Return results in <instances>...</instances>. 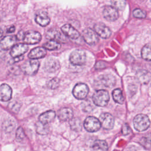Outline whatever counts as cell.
Instances as JSON below:
<instances>
[{
  "label": "cell",
  "mask_w": 151,
  "mask_h": 151,
  "mask_svg": "<svg viewBox=\"0 0 151 151\" xmlns=\"http://www.w3.org/2000/svg\"><path fill=\"white\" fill-rule=\"evenodd\" d=\"M61 31L65 35L72 39H77L80 37L78 31L70 24L64 25L61 27Z\"/></svg>",
  "instance_id": "17"
},
{
  "label": "cell",
  "mask_w": 151,
  "mask_h": 151,
  "mask_svg": "<svg viewBox=\"0 0 151 151\" xmlns=\"http://www.w3.org/2000/svg\"><path fill=\"white\" fill-rule=\"evenodd\" d=\"M28 47L27 44L25 43L17 44L12 47L10 52V54L14 58L19 57L23 55V54L28 51Z\"/></svg>",
  "instance_id": "15"
},
{
  "label": "cell",
  "mask_w": 151,
  "mask_h": 151,
  "mask_svg": "<svg viewBox=\"0 0 151 151\" xmlns=\"http://www.w3.org/2000/svg\"><path fill=\"white\" fill-rule=\"evenodd\" d=\"M55 117V113L53 110L47 111L39 116V122L44 124H48L52 122Z\"/></svg>",
  "instance_id": "21"
},
{
  "label": "cell",
  "mask_w": 151,
  "mask_h": 151,
  "mask_svg": "<svg viewBox=\"0 0 151 151\" xmlns=\"http://www.w3.org/2000/svg\"><path fill=\"white\" fill-rule=\"evenodd\" d=\"M24 57L23 55H21V56H19V57H15L14 58V60L15 62H18V61H19L21 60H22L23 59Z\"/></svg>",
  "instance_id": "39"
},
{
  "label": "cell",
  "mask_w": 151,
  "mask_h": 151,
  "mask_svg": "<svg viewBox=\"0 0 151 151\" xmlns=\"http://www.w3.org/2000/svg\"><path fill=\"white\" fill-rule=\"evenodd\" d=\"M108 145L106 141L97 140L94 141L91 147V151H107Z\"/></svg>",
  "instance_id": "23"
},
{
  "label": "cell",
  "mask_w": 151,
  "mask_h": 151,
  "mask_svg": "<svg viewBox=\"0 0 151 151\" xmlns=\"http://www.w3.org/2000/svg\"><path fill=\"white\" fill-rule=\"evenodd\" d=\"M69 59L72 64L75 65H82L86 63V54L82 50H76L71 52Z\"/></svg>",
  "instance_id": "3"
},
{
  "label": "cell",
  "mask_w": 151,
  "mask_h": 151,
  "mask_svg": "<svg viewBox=\"0 0 151 151\" xmlns=\"http://www.w3.org/2000/svg\"><path fill=\"white\" fill-rule=\"evenodd\" d=\"M12 89L6 84H2L0 86V100L2 101H9L12 97Z\"/></svg>",
  "instance_id": "16"
},
{
  "label": "cell",
  "mask_w": 151,
  "mask_h": 151,
  "mask_svg": "<svg viewBox=\"0 0 151 151\" xmlns=\"http://www.w3.org/2000/svg\"><path fill=\"white\" fill-rule=\"evenodd\" d=\"M94 28L97 35L103 38H108L111 35V32L110 28L101 22L96 23L94 26Z\"/></svg>",
  "instance_id": "11"
},
{
  "label": "cell",
  "mask_w": 151,
  "mask_h": 151,
  "mask_svg": "<svg viewBox=\"0 0 151 151\" xmlns=\"http://www.w3.org/2000/svg\"><path fill=\"white\" fill-rule=\"evenodd\" d=\"M17 37L15 35H7L1 39L0 47L4 50H8L12 48L17 42Z\"/></svg>",
  "instance_id": "14"
},
{
  "label": "cell",
  "mask_w": 151,
  "mask_h": 151,
  "mask_svg": "<svg viewBox=\"0 0 151 151\" xmlns=\"http://www.w3.org/2000/svg\"><path fill=\"white\" fill-rule=\"evenodd\" d=\"M41 39V34L37 31H30L26 32L23 37V41L26 44H35L38 43Z\"/></svg>",
  "instance_id": "9"
},
{
  "label": "cell",
  "mask_w": 151,
  "mask_h": 151,
  "mask_svg": "<svg viewBox=\"0 0 151 151\" xmlns=\"http://www.w3.org/2000/svg\"><path fill=\"white\" fill-rule=\"evenodd\" d=\"M136 77L138 81L142 84H147L150 79V73L145 70H140L136 72Z\"/></svg>",
  "instance_id": "22"
},
{
  "label": "cell",
  "mask_w": 151,
  "mask_h": 151,
  "mask_svg": "<svg viewBox=\"0 0 151 151\" xmlns=\"http://www.w3.org/2000/svg\"><path fill=\"white\" fill-rule=\"evenodd\" d=\"M131 132V129L129 126V125L127 123H124L123 126H122V133L123 135H127L129 134V133H130Z\"/></svg>",
  "instance_id": "36"
},
{
  "label": "cell",
  "mask_w": 151,
  "mask_h": 151,
  "mask_svg": "<svg viewBox=\"0 0 151 151\" xmlns=\"http://www.w3.org/2000/svg\"><path fill=\"white\" fill-rule=\"evenodd\" d=\"M133 125L136 130L139 132L145 131L150 126V120L147 116L139 114L136 116L133 119Z\"/></svg>",
  "instance_id": "2"
},
{
  "label": "cell",
  "mask_w": 151,
  "mask_h": 151,
  "mask_svg": "<svg viewBox=\"0 0 151 151\" xmlns=\"http://www.w3.org/2000/svg\"><path fill=\"white\" fill-rule=\"evenodd\" d=\"M2 35H3V31H2V29L0 28V39L1 38Z\"/></svg>",
  "instance_id": "40"
},
{
  "label": "cell",
  "mask_w": 151,
  "mask_h": 151,
  "mask_svg": "<svg viewBox=\"0 0 151 151\" xmlns=\"http://www.w3.org/2000/svg\"><path fill=\"white\" fill-rule=\"evenodd\" d=\"M112 96L113 100L115 102L122 104L124 102V97L122 94V91L120 88H116L112 92Z\"/></svg>",
  "instance_id": "26"
},
{
  "label": "cell",
  "mask_w": 151,
  "mask_h": 151,
  "mask_svg": "<svg viewBox=\"0 0 151 151\" xmlns=\"http://www.w3.org/2000/svg\"><path fill=\"white\" fill-rule=\"evenodd\" d=\"M61 47L60 44L55 41L49 40L48 42L44 44V48L45 50H58Z\"/></svg>",
  "instance_id": "28"
},
{
  "label": "cell",
  "mask_w": 151,
  "mask_h": 151,
  "mask_svg": "<svg viewBox=\"0 0 151 151\" xmlns=\"http://www.w3.org/2000/svg\"><path fill=\"white\" fill-rule=\"evenodd\" d=\"M61 35V33L57 29L51 28L47 31L46 38L49 40H53L58 42V41H62Z\"/></svg>",
  "instance_id": "24"
},
{
  "label": "cell",
  "mask_w": 151,
  "mask_h": 151,
  "mask_svg": "<svg viewBox=\"0 0 151 151\" xmlns=\"http://www.w3.org/2000/svg\"><path fill=\"white\" fill-rule=\"evenodd\" d=\"M36 131L40 134H47L49 132V126L47 124H44L38 122L36 123Z\"/></svg>",
  "instance_id": "27"
},
{
  "label": "cell",
  "mask_w": 151,
  "mask_h": 151,
  "mask_svg": "<svg viewBox=\"0 0 151 151\" xmlns=\"http://www.w3.org/2000/svg\"><path fill=\"white\" fill-rule=\"evenodd\" d=\"M112 6L117 10H123L126 6L125 0H110Z\"/></svg>",
  "instance_id": "30"
},
{
  "label": "cell",
  "mask_w": 151,
  "mask_h": 151,
  "mask_svg": "<svg viewBox=\"0 0 151 151\" xmlns=\"http://www.w3.org/2000/svg\"><path fill=\"white\" fill-rule=\"evenodd\" d=\"M96 82L100 86L110 88L115 84L116 80L115 78L110 74H103L100 76Z\"/></svg>",
  "instance_id": "10"
},
{
  "label": "cell",
  "mask_w": 151,
  "mask_h": 151,
  "mask_svg": "<svg viewBox=\"0 0 151 151\" xmlns=\"http://www.w3.org/2000/svg\"><path fill=\"white\" fill-rule=\"evenodd\" d=\"M47 51L44 47H36L32 49L28 54L30 59L37 60L44 57L46 55Z\"/></svg>",
  "instance_id": "18"
},
{
  "label": "cell",
  "mask_w": 151,
  "mask_h": 151,
  "mask_svg": "<svg viewBox=\"0 0 151 151\" xmlns=\"http://www.w3.org/2000/svg\"><path fill=\"white\" fill-rule=\"evenodd\" d=\"M60 67L58 60L55 58H49L44 63V69L48 73H54Z\"/></svg>",
  "instance_id": "13"
},
{
  "label": "cell",
  "mask_w": 151,
  "mask_h": 151,
  "mask_svg": "<svg viewBox=\"0 0 151 151\" xmlns=\"http://www.w3.org/2000/svg\"><path fill=\"white\" fill-rule=\"evenodd\" d=\"M133 15L134 17L137 18H144L146 16V13L145 11L141 9L136 8L133 11Z\"/></svg>",
  "instance_id": "32"
},
{
  "label": "cell",
  "mask_w": 151,
  "mask_h": 151,
  "mask_svg": "<svg viewBox=\"0 0 151 151\" xmlns=\"http://www.w3.org/2000/svg\"><path fill=\"white\" fill-rule=\"evenodd\" d=\"M40 63L37 60L31 59L27 61L21 65L22 71L26 74L32 76L38 71Z\"/></svg>",
  "instance_id": "4"
},
{
  "label": "cell",
  "mask_w": 151,
  "mask_h": 151,
  "mask_svg": "<svg viewBox=\"0 0 151 151\" xmlns=\"http://www.w3.org/2000/svg\"><path fill=\"white\" fill-rule=\"evenodd\" d=\"M82 36L85 42L90 45L96 44L99 41V37L94 31L91 28H86L82 32Z\"/></svg>",
  "instance_id": "7"
},
{
  "label": "cell",
  "mask_w": 151,
  "mask_h": 151,
  "mask_svg": "<svg viewBox=\"0 0 151 151\" xmlns=\"http://www.w3.org/2000/svg\"><path fill=\"white\" fill-rule=\"evenodd\" d=\"M57 116L61 121H66L73 118V112L70 108H62L58 110Z\"/></svg>",
  "instance_id": "19"
},
{
  "label": "cell",
  "mask_w": 151,
  "mask_h": 151,
  "mask_svg": "<svg viewBox=\"0 0 151 151\" xmlns=\"http://www.w3.org/2000/svg\"><path fill=\"white\" fill-rule=\"evenodd\" d=\"M109 94L105 90H99L94 92L92 100L95 105L100 107L106 106L109 101Z\"/></svg>",
  "instance_id": "1"
},
{
  "label": "cell",
  "mask_w": 151,
  "mask_h": 151,
  "mask_svg": "<svg viewBox=\"0 0 151 151\" xmlns=\"http://www.w3.org/2000/svg\"><path fill=\"white\" fill-rule=\"evenodd\" d=\"M35 21L42 27H45L49 24L50 19L45 12H39L35 16Z\"/></svg>",
  "instance_id": "20"
},
{
  "label": "cell",
  "mask_w": 151,
  "mask_h": 151,
  "mask_svg": "<svg viewBox=\"0 0 151 151\" xmlns=\"http://www.w3.org/2000/svg\"><path fill=\"white\" fill-rule=\"evenodd\" d=\"M15 28L14 26H11L9 28H8L7 29V32H9V33H11V32H14L15 31Z\"/></svg>",
  "instance_id": "38"
},
{
  "label": "cell",
  "mask_w": 151,
  "mask_h": 151,
  "mask_svg": "<svg viewBox=\"0 0 151 151\" xmlns=\"http://www.w3.org/2000/svg\"><path fill=\"white\" fill-rule=\"evenodd\" d=\"M106 64L103 61H99L97 62L95 65V68L96 69H102L106 67Z\"/></svg>",
  "instance_id": "37"
},
{
  "label": "cell",
  "mask_w": 151,
  "mask_h": 151,
  "mask_svg": "<svg viewBox=\"0 0 151 151\" xmlns=\"http://www.w3.org/2000/svg\"><path fill=\"white\" fill-rule=\"evenodd\" d=\"M84 127L89 132H96L100 129L101 124L98 119L93 116H88L84 120Z\"/></svg>",
  "instance_id": "5"
},
{
  "label": "cell",
  "mask_w": 151,
  "mask_h": 151,
  "mask_svg": "<svg viewBox=\"0 0 151 151\" xmlns=\"http://www.w3.org/2000/svg\"><path fill=\"white\" fill-rule=\"evenodd\" d=\"M150 44H147L142 48L141 51V55L143 59L147 61H150Z\"/></svg>",
  "instance_id": "29"
},
{
  "label": "cell",
  "mask_w": 151,
  "mask_h": 151,
  "mask_svg": "<svg viewBox=\"0 0 151 151\" xmlns=\"http://www.w3.org/2000/svg\"><path fill=\"white\" fill-rule=\"evenodd\" d=\"M25 137L24 132L21 127L18 128L16 132V139L18 141H22Z\"/></svg>",
  "instance_id": "35"
},
{
  "label": "cell",
  "mask_w": 151,
  "mask_h": 151,
  "mask_svg": "<svg viewBox=\"0 0 151 151\" xmlns=\"http://www.w3.org/2000/svg\"><path fill=\"white\" fill-rule=\"evenodd\" d=\"M70 128L76 132H80L82 129V123L78 118H72L69 122Z\"/></svg>",
  "instance_id": "25"
},
{
  "label": "cell",
  "mask_w": 151,
  "mask_h": 151,
  "mask_svg": "<svg viewBox=\"0 0 151 151\" xmlns=\"http://www.w3.org/2000/svg\"><path fill=\"white\" fill-rule=\"evenodd\" d=\"M15 127V122L12 120H6L4 122L3 128L5 131L7 132H9L12 131Z\"/></svg>",
  "instance_id": "31"
},
{
  "label": "cell",
  "mask_w": 151,
  "mask_h": 151,
  "mask_svg": "<svg viewBox=\"0 0 151 151\" xmlns=\"http://www.w3.org/2000/svg\"><path fill=\"white\" fill-rule=\"evenodd\" d=\"M99 121L101 126L104 129L110 130L113 127L114 120L113 116L110 113H102L100 116Z\"/></svg>",
  "instance_id": "8"
},
{
  "label": "cell",
  "mask_w": 151,
  "mask_h": 151,
  "mask_svg": "<svg viewBox=\"0 0 151 151\" xmlns=\"http://www.w3.org/2000/svg\"><path fill=\"white\" fill-rule=\"evenodd\" d=\"M82 108L84 111L90 112L93 109V106L90 101H86L82 103Z\"/></svg>",
  "instance_id": "34"
},
{
  "label": "cell",
  "mask_w": 151,
  "mask_h": 151,
  "mask_svg": "<svg viewBox=\"0 0 151 151\" xmlns=\"http://www.w3.org/2000/svg\"><path fill=\"white\" fill-rule=\"evenodd\" d=\"M89 91L88 86L84 83H77L73 90V96L78 100L84 99Z\"/></svg>",
  "instance_id": "6"
},
{
  "label": "cell",
  "mask_w": 151,
  "mask_h": 151,
  "mask_svg": "<svg viewBox=\"0 0 151 151\" xmlns=\"http://www.w3.org/2000/svg\"><path fill=\"white\" fill-rule=\"evenodd\" d=\"M59 79L57 77H55L52 79H51L48 83V87L50 88H51V89H55L56 88L58 87V85H59Z\"/></svg>",
  "instance_id": "33"
},
{
  "label": "cell",
  "mask_w": 151,
  "mask_h": 151,
  "mask_svg": "<svg viewBox=\"0 0 151 151\" xmlns=\"http://www.w3.org/2000/svg\"><path fill=\"white\" fill-rule=\"evenodd\" d=\"M104 18L109 21H114L119 17L117 10L112 6H106L103 10Z\"/></svg>",
  "instance_id": "12"
}]
</instances>
